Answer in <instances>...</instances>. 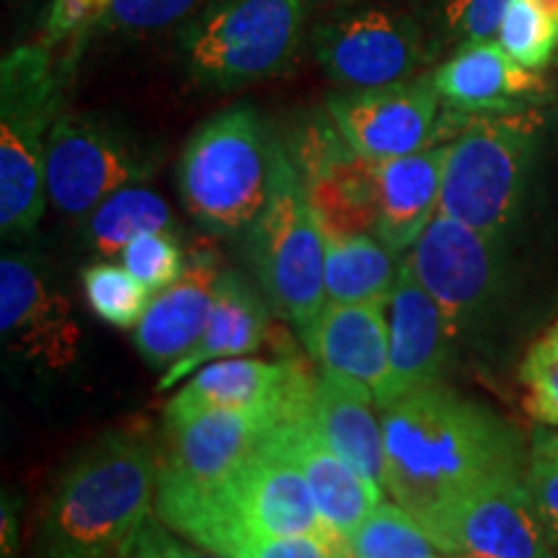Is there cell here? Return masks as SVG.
Here are the masks:
<instances>
[{
    "mask_svg": "<svg viewBox=\"0 0 558 558\" xmlns=\"http://www.w3.org/2000/svg\"><path fill=\"white\" fill-rule=\"evenodd\" d=\"M380 418L386 488L416 520L465 488L527 471L518 432L442 383L388 403Z\"/></svg>",
    "mask_w": 558,
    "mask_h": 558,
    "instance_id": "6da1fadb",
    "label": "cell"
},
{
    "mask_svg": "<svg viewBox=\"0 0 558 558\" xmlns=\"http://www.w3.org/2000/svg\"><path fill=\"white\" fill-rule=\"evenodd\" d=\"M158 471L153 445L135 432H111L81 450L47 505V558H120L150 520Z\"/></svg>",
    "mask_w": 558,
    "mask_h": 558,
    "instance_id": "7a4b0ae2",
    "label": "cell"
},
{
    "mask_svg": "<svg viewBox=\"0 0 558 558\" xmlns=\"http://www.w3.org/2000/svg\"><path fill=\"white\" fill-rule=\"evenodd\" d=\"M68 65L52 47L21 45L0 62V230L21 239L47 207V140L58 122Z\"/></svg>",
    "mask_w": 558,
    "mask_h": 558,
    "instance_id": "3957f363",
    "label": "cell"
},
{
    "mask_svg": "<svg viewBox=\"0 0 558 558\" xmlns=\"http://www.w3.org/2000/svg\"><path fill=\"white\" fill-rule=\"evenodd\" d=\"M275 143L248 104L209 117L179 158V194L209 233H248L269 197Z\"/></svg>",
    "mask_w": 558,
    "mask_h": 558,
    "instance_id": "277c9868",
    "label": "cell"
},
{
    "mask_svg": "<svg viewBox=\"0 0 558 558\" xmlns=\"http://www.w3.org/2000/svg\"><path fill=\"white\" fill-rule=\"evenodd\" d=\"M248 259L264 295L300 339L326 308V233L288 145L277 140L269 197L248 228Z\"/></svg>",
    "mask_w": 558,
    "mask_h": 558,
    "instance_id": "5b68a950",
    "label": "cell"
},
{
    "mask_svg": "<svg viewBox=\"0 0 558 558\" xmlns=\"http://www.w3.org/2000/svg\"><path fill=\"white\" fill-rule=\"evenodd\" d=\"M541 124L533 109L465 117L450 143L439 213L507 239L525 202Z\"/></svg>",
    "mask_w": 558,
    "mask_h": 558,
    "instance_id": "8992f818",
    "label": "cell"
},
{
    "mask_svg": "<svg viewBox=\"0 0 558 558\" xmlns=\"http://www.w3.org/2000/svg\"><path fill=\"white\" fill-rule=\"evenodd\" d=\"M311 0H220L181 34L192 78L209 88H241L284 73L295 60Z\"/></svg>",
    "mask_w": 558,
    "mask_h": 558,
    "instance_id": "52a82bcc",
    "label": "cell"
},
{
    "mask_svg": "<svg viewBox=\"0 0 558 558\" xmlns=\"http://www.w3.org/2000/svg\"><path fill=\"white\" fill-rule=\"evenodd\" d=\"M416 522L448 556L556 558V538L535 507L525 473L465 488Z\"/></svg>",
    "mask_w": 558,
    "mask_h": 558,
    "instance_id": "ba28073f",
    "label": "cell"
},
{
    "mask_svg": "<svg viewBox=\"0 0 558 558\" xmlns=\"http://www.w3.org/2000/svg\"><path fill=\"white\" fill-rule=\"evenodd\" d=\"M313 380L305 375L282 399L259 407L209 409L166 424L160 481L184 486H220L264 448L271 432L311 407Z\"/></svg>",
    "mask_w": 558,
    "mask_h": 558,
    "instance_id": "9c48e42d",
    "label": "cell"
},
{
    "mask_svg": "<svg viewBox=\"0 0 558 558\" xmlns=\"http://www.w3.org/2000/svg\"><path fill=\"white\" fill-rule=\"evenodd\" d=\"M156 158L128 130L96 114H60L47 140V197L81 220L122 186L143 184Z\"/></svg>",
    "mask_w": 558,
    "mask_h": 558,
    "instance_id": "30bf717a",
    "label": "cell"
},
{
    "mask_svg": "<svg viewBox=\"0 0 558 558\" xmlns=\"http://www.w3.org/2000/svg\"><path fill=\"white\" fill-rule=\"evenodd\" d=\"M403 264L437 300L450 339L465 337L499 295L505 275V239L481 233L437 213Z\"/></svg>",
    "mask_w": 558,
    "mask_h": 558,
    "instance_id": "8fae6325",
    "label": "cell"
},
{
    "mask_svg": "<svg viewBox=\"0 0 558 558\" xmlns=\"http://www.w3.org/2000/svg\"><path fill=\"white\" fill-rule=\"evenodd\" d=\"M316 62L347 90L414 78L427 62V39L414 16L380 5H352L311 32Z\"/></svg>",
    "mask_w": 558,
    "mask_h": 558,
    "instance_id": "7c38bea8",
    "label": "cell"
},
{
    "mask_svg": "<svg viewBox=\"0 0 558 558\" xmlns=\"http://www.w3.org/2000/svg\"><path fill=\"white\" fill-rule=\"evenodd\" d=\"M439 104L435 75L427 73L380 88L331 94L326 111L349 148L380 163L429 148L439 128Z\"/></svg>",
    "mask_w": 558,
    "mask_h": 558,
    "instance_id": "4fadbf2b",
    "label": "cell"
},
{
    "mask_svg": "<svg viewBox=\"0 0 558 558\" xmlns=\"http://www.w3.org/2000/svg\"><path fill=\"white\" fill-rule=\"evenodd\" d=\"M290 156L305 181L311 205L326 235L375 233L378 222L375 160L362 158L349 148L331 117L313 122L300 132Z\"/></svg>",
    "mask_w": 558,
    "mask_h": 558,
    "instance_id": "5bb4252c",
    "label": "cell"
},
{
    "mask_svg": "<svg viewBox=\"0 0 558 558\" xmlns=\"http://www.w3.org/2000/svg\"><path fill=\"white\" fill-rule=\"evenodd\" d=\"M0 333L9 352L45 369L73 365L83 339L70 300L16 254L0 259Z\"/></svg>",
    "mask_w": 558,
    "mask_h": 558,
    "instance_id": "9a60e30c",
    "label": "cell"
},
{
    "mask_svg": "<svg viewBox=\"0 0 558 558\" xmlns=\"http://www.w3.org/2000/svg\"><path fill=\"white\" fill-rule=\"evenodd\" d=\"M388 308V375L383 388L375 393L378 409L439 383L445 362H448L450 331L445 324L437 300L422 288L401 262L399 277L386 300Z\"/></svg>",
    "mask_w": 558,
    "mask_h": 558,
    "instance_id": "2e32d148",
    "label": "cell"
},
{
    "mask_svg": "<svg viewBox=\"0 0 558 558\" xmlns=\"http://www.w3.org/2000/svg\"><path fill=\"white\" fill-rule=\"evenodd\" d=\"M275 442L303 471L326 527L347 538L383 501V486L354 471L320 437L311 418V407L275 429Z\"/></svg>",
    "mask_w": 558,
    "mask_h": 558,
    "instance_id": "e0dca14e",
    "label": "cell"
},
{
    "mask_svg": "<svg viewBox=\"0 0 558 558\" xmlns=\"http://www.w3.org/2000/svg\"><path fill=\"white\" fill-rule=\"evenodd\" d=\"M432 75L442 101L463 117L522 111L546 94L541 73L520 65L497 39L463 45Z\"/></svg>",
    "mask_w": 558,
    "mask_h": 558,
    "instance_id": "ac0fdd59",
    "label": "cell"
},
{
    "mask_svg": "<svg viewBox=\"0 0 558 558\" xmlns=\"http://www.w3.org/2000/svg\"><path fill=\"white\" fill-rule=\"evenodd\" d=\"M222 271L209 256L186 262L177 282L150 298L132 344L153 369H169L202 339Z\"/></svg>",
    "mask_w": 558,
    "mask_h": 558,
    "instance_id": "d6986e66",
    "label": "cell"
},
{
    "mask_svg": "<svg viewBox=\"0 0 558 558\" xmlns=\"http://www.w3.org/2000/svg\"><path fill=\"white\" fill-rule=\"evenodd\" d=\"M448 158L450 143H439L411 156L375 163V179H378L375 235L393 254H407L439 213Z\"/></svg>",
    "mask_w": 558,
    "mask_h": 558,
    "instance_id": "ffe728a7",
    "label": "cell"
},
{
    "mask_svg": "<svg viewBox=\"0 0 558 558\" xmlns=\"http://www.w3.org/2000/svg\"><path fill=\"white\" fill-rule=\"evenodd\" d=\"M303 341L324 369L360 380L373 393L386 383L390 360L386 300L326 303Z\"/></svg>",
    "mask_w": 558,
    "mask_h": 558,
    "instance_id": "44dd1931",
    "label": "cell"
},
{
    "mask_svg": "<svg viewBox=\"0 0 558 558\" xmlns=\"http://www.w3.org/2000/svg\"><path fill=\"white\" fill-rule=\"evenodd\" d=\"M373 407L375 393L360 380L331 369L313 380L311 418L320 437L354 471L386 488V437Z\"/></svg>",
    "mask_w": 558,
    "mask_h": 558,
    "instance_id": "7402d4cb",
    "label": "cell"
},
{
    "mask_svg": "<svg viewBox=\"0 0 558 558\" xmlns=\"http://www.w3.org/2000/svg\"><path fill=\"white\" fill-rule=\"evenodd\" d=\"M305 378L298 362L228 357L209 362L166 407V424L181 422L209 409L259 407L288 396Z\"/></svg>",
    "mask_w": 558,
    "mask_h": 558,
    "instance_id": "603a6c76",
    "label": "cell"
},
{
    "mask_svg": "<svg viewBox=\"0 0 558 558\" xmlns=\"http://www.w3.org/2000/svg\"><path fill=\"white\" fill-rule=\"evenodd\" d=\"M267 324V305L262 303L254 288L235 271H222L205 333L177 365L166 369L158 388H173L179 380L192 378L209 362L243 357V354L254 352L264 341Z\"/></svg>",
    "mask_w": 558,
    "mask_h": 558,
    "instance_id": "cb8c5ba5",
    "label": "cell"
},
{
    "mask_svg": "<svg viewBox=\"0 0 558 558\" xmlns=\"http://www.w3.org/2000/svg\"><path fill=\"white\" fill-rule=\"evenodd\" d=\"M393 251L378 235H326V298L329 303L388 300L399 277Z\"/></svg>",
    "mask_w": 558,
    "mask_h": 558,
    "instance_id": "d4e9b609",
    "label": "cell"
},
{
    "mask_svg": "<svg viewBox=\"0 0 558 558\" xmlns=\"http://www.w3.org/2000/svg\"><path fill=\"white\" fill-rule=\"evenodd\" d=\"M173 233L169 202L143 184L122 186L83 218L86 243L99 256H120L143 233Z\"/></svg>",
    "mask_w": 558,
    "mask_h": 558,
    "instance_id": "484cf974",
    "label": "cell"
},
{
    "mask_svg": "<svg viewBox=\"0 0 558 558\" xmlns=\"http://www.w3.org/2000/svg\"><path fill=\"white\" fill-rule=\"evenodd\" d=\"M347 558H448L401 505L380 501L344 538Z\"/></svg>",
    "mask_w": 558,
    "mask_h": 558,
    "instance_id": "4316f807",
    "label": "cell"
},
{
    "mask_svg": "<svg viewBox=\"0 0 558 558\" xmlns=\"http://www.w3.org/2000/svg\"><path fill=\"white\" fill-rule=\"evenodd\" d=\"M81 282L88 308L104 324L117 326V329H135L150 303V290L120 264H90L83 269Z\"/></svg>",
    "mask_w": 558,
    "mask_h": 558,
    "instance_id": "83f0119b",
    "label": "cell"
},
{
    "mask_svg": "<svg viewBox=\"0 0 558 558\" xmlns=\"http://www.w3.org/2000/svg\"><path fill=\"white\" fill-rule=\"evenodd\" d=\"M497 41L527 70H546L558 47V26L533 0H512L501 19Z\"/></svg>",
    "mask_w": 558,
    "mask_h": 558,
    "instance_id": "f1b7e54d",
    "label": "cell"
},
{
    "mask_svg": "<svg viewBox=\"0 0 558 558\" xmlns=\"http://www.w3.org/2000/svg\"><path fill=\"white\" fill-rule=\"evenodd\" d=\"M525 411L535 422L558 429V318L530 344L520 365Z\"/></svg>",
    "mask_w": 558,
    "mask_h": 558,
    "instance_id": "f546056e",
    "label": "cell"
},
{
    "mask_svg": "<svg viewBox=\"0 0 558 558\" xmlns=\"http://www.w3.org/2000/svg\"><path fill=\"white\" fill-rule=\"evenodd\" d=\"M122 267L137 277L150 292L166 290L177 282L186 269L184 251L173 239V233H143L130 241L120 254Z\"/></svg>",
    "mask_w": 558,
    "mask_h": 558,
    "instance_id": "4dcf8cb0",
    "label": "cell"
},
{
    "mask_svg": "<svg viewBox=\"0 0 558 558\" xmlns=\"http://www.w3.org/2000/svg\"><path fill=\"white\" fill-rule=\"evenodd\" d=\"M205 0H109L101 24L114 32H160L192 19Z\"/></svg>",
    "mask_w": 558,
    "mask_h": 558,
    "instance_id": "1f68e13d",
    "label": "cell"
},
{
    "mask_svg": "<svg viewBox=\"0 0 558 558\" xmlns=\"http://www.w3.org/2000/svg\"><path fill=\"white\" fill-rule=\"evenodd\" d=\"M509 5L512 0H437L439 24L463 45L492 41Z\"/></svg>",
    "mask_w": 558,
    "mask_h": 558,
    "instance_id": "d6a6232c",
    "label": "cell"
},
{
    "mask_svg": "<svg viewBox=\"0 0 558 558\" xmlns=\"http://www.w3.org/2000/svg\"><path fill=\"white\" fill-rule=\"evenodd\" d=\"M226 558H347L337 535H246Z\"/></svg>",
    "mask_w": 558,
    "mask_h": 558,
    "instance_id": "836d02e7",
    "label": "cell"
},
{
    "mask_svg": "<svg viewBox=\"0 0 558 558\" xmlns=\"http://www.w3.org/2000/svg\"><path fill=\"white\" fill-rule=\"evenodd\" d=\"M525 481L535 507L558 541V448L550 439V429H535L530 439Z\"/></svg>",
    "mask_w": 558,
    "mask_h": 558,
    "instance_id": "e575fe53",
    "label": "cell"
},
{
    "mask_svg": "<svg viewBox=\"0 0 558 558\" xmlns=\"http://www.w3.org/2000/svg\"><path fill=\"white\" fill-rule=\"evenodd\" d=\"M166 535H169V530L148 520L137 530V535L122 550L120 558H169V554H166Z\"/></svg>",
    "mask_w": 558,
    "mask_h": 558,
    "instance_id": "d590c367",
    "label": "cell"
},
{
    "mask_svg": "<svg viewBox=\"0 0 558 558\" xmlns=\"http://www.w3.org/2000/svg\"><path fill=\"white\" fill-rule=\"evenodd\" d=\"M166 554H169V558H222L218 554H213V550H205L199 546H186V543L173 538L171 533L166 535Z\"/></svg>",
    "mask_w": 558,
    "mask_h": 558,
    "instance_id": "8d00e7d4",
    "label": "cell"
},
{
    "mask_svg": "<svg viewBox=\"0 0 558 558\" xmlns=\"http://www.w3.org/2000/svg\"><path fill=\"white\" fill-rule=\"evenodd\" d=\"M16 554V518L11 514L9 499L3 501V558Z\"/></svg>",
    "mask_w": 558,
    "mask_h": 558,
    "instance_id": "74e56055",
    "label": "cell"
},
{
    "mask_svg": "<svg viewBox=\"0 0 558 558\" xmlns=\"http://www.w3.org/2000/svg\"><path fill=\"white\" fill-rule=\"evenodd\" d=\"M533 3L541 5V9L550 16V21L558 26V0H533Z\"/></svg>",
    "mask_w": 558,
    "mask_h": 558,
    "instance_id": "f35d334b",
    "label": "cell"
},
{
    "mask_svg": "<svg viewBox=\"0 0 558 558\" xmlns=\"http://www.w3.org/2000/svg\"><path fill=\"white\" fill-rule=\"evenodd\" d=\"M333 5H341V9H352V5H362L367 3V0H331Z\"/></svg>",
    "mask_w": 558,
    "mask_h": 558,
    "instance_id": "ab89813d",
    "label": "cell"
},
{
    "mask_svg": "<svg viewBox=\"0 0 558 558\" xmlns=\"http://www.w3.org/2000/svg\"><path fill=\"white\" fill-rule=\"evenodd\" d=\"M550 439H554V445L558 448V432H550Z\"/></svg>",
    "mask_w": 558,
    "mask_h": 558,
    "instance_id": "60d3db41",
    "label": "cell"
},
{
    "mask_svg": "<svg viewBox=\"0 0 558 558\" xmlns=\"http://www.w3.org/2000/svg\"><path fill=\"white\" fill-rule=\"evenodd\" d=\"M448 558H460V556H448Z\"/></svg>",
    "mask_w": 558,
    "mask_h": 558,
    "instance_id": "b9f144b4",
    "label": "cell"
}]
</instances>
